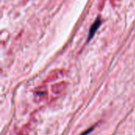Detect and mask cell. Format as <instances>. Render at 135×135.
<instances>
[{"label":"cell","mask_w":135,"mask_h":135,"mask_svg":"<svg viewBox=\"0 0 135 135\" xmlns=\"http://www.w3.org/2000/svg\"><path fill=\"white\" fill-rule=\"evenodd\" d=\"M34 98L36 102H40L47 98V89L46 85H40L35 90Z\"/></svg>","instance_id":"obj_1"},{"label":"cell","mask_w":135,"mask_h":135,"mask_svg":"<svg viewBox=\"0 0 135 135\" xmlns=\"http://www.w3.org/2000/svg\"><path fill=\"white\" fill-rule=\"evenodd\" d=\"M66 87H67V83L66 81H60L54 84L51 86V90L55 94H60L63 91H65Z\"/></svg>","instance_id":"obj_2"},{"label":"cell","mask_w":135,"mask_h":135,"mask_svg":"<svg viewBox=\"0 0 135 135\" xmlns=\"http://www.w3.org/2000/svg\"><path fill=\"white\" fill-rule=\"evenodd\" d=\"M65 74V70H55L54 71H52L47 78L46 81H51L54 80H56L61 77H62Z\"/></svg>","instance_id":"obj_3"},{"label":"cell","mask_w":135,"mask_h":135,"mask_svg":"<svg viewBox=\"0 0 135 135\" xmlns=\"http://www.w3.org/2000/svg\"><path fill=\"white\" fill-rule=\"evenodd\" d=\"M100 23H101L100 19V18H97V19L95 21V22L93 24V25H92L91 28H90V32H89V35L88 40H90L93 38V36L94 34L96 33L97 30L99 28V27H100Z\"/></svg>","instance_id":"obj_4"}]
</instances>
